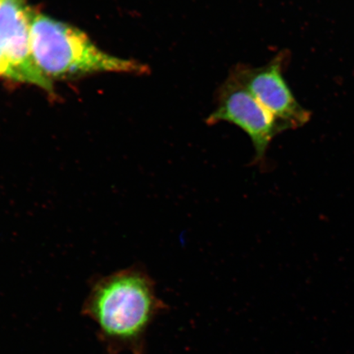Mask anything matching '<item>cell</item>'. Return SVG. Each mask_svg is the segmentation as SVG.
<instances>
[{"label": "cell", "instance_id": "5b68a950", "mask_svg": "<svg viewBox=\"0 0 354 354\" xmlns=\"http://www.w3.org/2000/svg\"><path fill=\"white\" fill-rule=\"evenodd\" d=\"M29 10L24 0H0V52L26 79L48 92L50 78L35 64L30 44Z\"/></svg>", "mask_w": 354, "mask_h": 354}, {"label": "cell", "instance_id": "277c9868", "mask_svg": "<svg viewBox=\"0 0 354 354\" xmlns=\"http://www.w3.org/2000/svg\"><path fill=\"white\" fill-rule=\"evenodd\" d=\"M283 56L278 55L268 64L256 68L238 64L229 75L287 129L306 122L308 114L295 100L283 77Z\"/></svg>", "mask_w": 354, "mask_h": 354}, {"label": "cell", "instance_id": "3957f363", "mask_svg": "<svg viewBox=\"0 0 354 354\" xmlns=\"http://www.w3.org/2000/svg\"><path fill=\"white\" fill-rule=\"evenodd\" d=\"M221 122L234 124L250 136L255 149L256 162L263 160L274 137L286 129L230 75L218 88L216 108L207 118L209 125Z\"/></svg>", "mask_w": 354, "mask_h": 354}, {"label": "cell", "instance_id": "6da1fadb", "mask_svg": "<svg viewBox=\"0 0 354 354\" xmlns=\"http://www.w3.org/2000/svg\"><path fill=\"white\" fill-rule=\"evenodd\" d=\"M154 283L142 270H122L93 283L83 313L112 348L132 347L162 308Z\"/></svg>", "mask_w": 354, "mask_h": 354}, {"label": "cell", "instance_id": "7a4b0ae2", "mask_svg": "<svg viewBox=\"0 0 354 354\" xmlns=\"http://www.w3.org/2000/svg\"><path fill=\"white\" fill-rule=\"evenodd\" d=\"M30 44L35 64L48 78L95 73L144 75L149 68L138 61L100 50L72 26L29 10Z\"/></svg>", "mask_w": 354, "mask_h": 354}, {"label": "cell", "instance_id": "8992f818", "mask_svg": "<svg viewBox=\"0 0 354 354\" xmlns=\"http://www.w3.org/2000/svg\"><path fill=\"white\" fill-rule=\"evenodd\" d=\"M0 77L12 80L19 82H26L21 73L13 66L10 60L0 52Z\"/></svg>", "mask_w": 354, "mask_h": 354}]
</instances>
